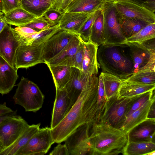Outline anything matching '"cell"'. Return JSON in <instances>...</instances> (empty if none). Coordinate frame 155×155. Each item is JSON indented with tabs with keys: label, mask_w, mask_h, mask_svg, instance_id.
Wrapping results in <instances>:
<instances>
[{
	"label": "cell",
	"mask_w": 155,
	"mask_h": 155,
	"mask_svg": "<svg viewBox=\"0 0 155 155\" xmlns=\"http://www.w3.org/2000/svg\"><path fill=\"white\" fill-rule=\"evenodd\" d=\"M98 77H89L77 100L65 117L51 129L54 143H60L80 126L99 121L104 107L98 96Z\"/></svg>",
	"instance_id": "obj_1"
},
{
	"label": "cell",
	"mask_w": 155,
	"mask_h": 155,
	"mask_svg": "<svg viewBox=\"0 0 155 155\" xmlns=\"http://www.w3.org/2000/svg\"><path fill=\"white\" fill-rule=\"evenodd\" d=\"M89 140L93 155H123L127 134L102 122L91 123Z\"/></svg>",
	"instance_id": "obj_2"
},
{
	"label": "cell",
	"mask_w": 155,
	"mask_h": 155,
	"mask_svg": "<svg viewBox=\"0 0 155 155\" xmlns=\"http://www.w3.org/2000/svg\"><path fill=\"white\" fill-rule=\"evenodd\" d=\"M97 60L102 72L125 80L133 74L134 64L129 48L125 43H103L98 47Z\"/></svg>",
	"instance_id": "obj_3"
},
{
	"label": "cell",
	"mask_w": 155,
	"mask_h": 155,
	"mask_svg": "<svg viewBox=\"0 0 155 155\" xmlns=\"http://www.w3.org/2000/svg\"><path fill=\"white\" fill-rule=\"evenodd\" d=\"M17 86L13 97L16 104L26 111L36 112L41 108L45 97L36 84L22 77Z\"/></svg>",
	"instance_id": "obj_4"
},
{
	"label": "cell",
	"mask_w": 155,
	"mask_h": 155,
	"mask_svg": "<svg viewBox=\"0 0 155 155\" xmlns=\"http://www.w3.org/2000/svg\"><path fill=\"white\" fill-rule=\"evenodd\" d=\"M137 96L119 98L117 94L107 99L99 122L121 129L127 119V113Z\"/></svg>",
	"instance_id": "obj_5"
},
{
	"label": "cell",
	"mask_w": 155,
	"mask_h": 155,
	"mask_svg": "<svg viewBox=\"0 0 155 155\" xmlns=\"http://www.w3.org/2000/svg\"><path fill=\"white\" fill-rule=\"evenodd\" d=\"M101 9L103 15L104 43H123L126 38L122 31L120 17L114 3L105 2Z\"/></svg>",
	"instance_id": "obj_6"
},
{
	"label": "cell",
	"mask_w": 155,
	"mask_h": 155,
	"mask_svg": "<svg viewBox=\"0 0 155 155\" xmlns=\"http://www.w3.org/2000/svg\"><path fill=\"white\" fill-rule=\"evenodd\" d=\"M91 124L80 126L65 140L69 155H93L89 140Z\"/></svg>",
	"instance_id": "obj_7"
},
{
	"label": "cell",
	"mask_w": 155,
	"mask_h": 155,
	"mask_svg": "<svg viewBox=\"0 0 155 155\" xmlns=\"http://www.w3.org/2000/svg\"><path fill=\"white\" fill-rule=\"evenodd\" d=\"M54 143L51 127L40 128L16 155H43L48 152Z\"/></svg>",
	"instance_id": "obj_8"
},
{
	"label": "cell",
	"mask_w": 155,
	"mask_h": 155,
	"mask_svg": "<svg viewBox=\"0 0 155 155\" xmlns=\"http://www.w3.org/2000/svg\"><path fill=\"white\" fill-rule=\"evenodd\" d=\"M44 43L27 45L20 43L16 53L15 67L27 68L45 63L42 58Z\"/></svg>",
	"instance_id": "obj_9"
},
{
	"label": "cell",
	"mask_w": 155,
	"mask_h": 155,
	"mask_svg": "<svg viewBox=\"0 0 155 155\" xmlns=\"http://www.w3.org/2000/svg\"><path fill=\"white\" fill-rule=\"evenodd\" d=\"M116 10L123 18L140 20L147 24L155 22V14L131 0H121L113 2Z\"/></svg>",
	"instance_id": "obj_10"
},
{
	"label": "cell",
	"mask_w": 155,
	"mask_h": 155,
	"mask_svg": "<svg viewBox=\"0 0 155 155\" xmlns=\"http://www.w3.org/2000/svg\"><path fill=\"white\" fill-rule=\"evenodd\" d=\"M29 125L23 118L17 114L0 124V137L5 148L14 143Z\"/></svg>",
	"instance_id": "obj_11"
},
{
	"label": "cell",
	"mask_w": 155,
	"mask_h": 155,
	"mask_svg": "<svg viewBox=\"0 0 155 155\" xmlns=\"http://www.w3.org/2000/svg\"><path fill=\"white\" fill-rule=\"evenodd\" d=\"M133 61V74L145 69L155 71V52L150 51L141 43H126Z\"/></svg>",
	"instance_id": "obj_12"
},
{
	"label": "cell",
	"mask_w": 155,
	"mask_h": 155,
	"mask_svg": "<svg viewBox=\"0 0 155 155\" xmlns=\"http://www.w3.org/2000/svg\"><path fill=\"white\" fill-rule=\"evenodd\" d=\"M20 43L11 25L7 24L0 33V54L14 67L16 51Z\"/></svg>",
	"instance_id": "obj_13"
},
{
	"label": "cell",
	"mask_w": 155,
	"mask_h": 155,
	"mask_svg": "<svg viewBox=\"0 0 155 155\" xmlns=\"http://www.w3.org/2000/svg\"><path fill=\"white\" fill-rule=\"evenodd\" d=\"M75 34L60 29L45 41L42 54L44 63L59 53Z\"/></svg>",
	"instance_id": "obj_14"
},
{
	"label": "cell",
	"mask_w": 155,
	"mask_h": 155,
	"mask_svg": "<svg viewBox=\"0 0 155 155\" xmlns=\"http://www.w3.org/2000/svg\"><path fill=\"white\" fill-rule=\"evenodd\" d=\"M56 96L52 114L51 128L58 125L65 117L72 105L64 89H56Z\"/></svg>",
	"instance_id": "obj_15"
},
{
	"label": "cell",
	"mask_w": 155,
	"mask_h": 155,
	"mask_svg": "<svg viewBox=\"0 0 155 155\" xmlns=\"http://www.w3.org/2000/svg\"><path fill=\"white\" fill-rule=\"evenodd\" d=\"M17 70L0 54V94L2 95L12 89L18 78Z\"/></svg>",
	"instance_id": "obj_16"
},
{
	"label": "cell",
	"mask_w": 155,
	"mask_h": 155,
	"mask_svg": "<svg viewBox=\"0 0 155 155\" xmlns=\"http://www.w3.org/2000/svg\"><path fill=\"white\" fill-rule=\"evenodd\" d=\"M128 141L155 143V119H148L138 124L127 133Z\"/></svg>",
	"instance_id": "obj_17"
},
{
	"label": "cell",
	"mask_w": 155,
	"mask_h": 155,
	"mask_svg": "<svg viewBox=\"0 0 155 155\" xmlns=\"http://www.w3.org/2000/svg\"><path fill=\"white\" fill-rule=\"evenodd\" d=\"M89 77L86 75L82 71L75 67H71L70 78L64 89L68 94L72 106L79 96Z\"/></svg>",
	"instance_id": "obj_18"
},
{
	"label": "cell",
	"mask_w": 155,
	"mask_h": 155,
	"mask_svg": "<svg viewBox=\"0 0 155 155\" xmlns=\"http://www.w3.org/2000/svg\"><path fill=\"white\" fill-rule=\"evenodd\" d=\"M92 13L64 12L58 24L59 28L78 34L81 28Z\"/></svg>",
	"instance_id": "obj_19"
},
{
	"label": "cell",
	"mask_w": 155,
	"mask_h": 155,
	"mask_svg": "<svg viewBox=\"0 0 155 155\" xmlns=\"http://www.w3.org/2000/svg\"><path fill=\"white\" fill-rule=\"evenodd\" d=\"M83 42L84 50L82 71L87 77L97 75L100 68L97 58L98 46L90 41Z\"/></svg>",
	"instance_id": "obj_20"
},
{
	"label": "cell",
	"mask_w": 155,
	"mask_h": 155,
	"mask_svg": "<svg viewBox=\"0 0 155 155\" xmlns=\"http://www.w3.org/2000/svg\"><path fill=\"white\" fill-rule=\"evenodd\" d=\"M155 88V84L122 81L118 90V96L119 98H131L153 90Z\"/></svg>",
	"instance_id": "obj_21"
},
{
	"label": "cell",
	"mask_w": 155,
	"mask_h": 155,
	"mask_svg": "<svg viewBox=\"0 0 155 155\" xmlns=\"http://www.w3.org/2000/svg\"><path fill=\"white\" fill-rule=\"evenodd\" d=\"M155 95L143 105L129 116L121 129L127 134L134 127L147 119L150 107L155 101Z\"/></svg>",
	"instance_id": "obj_22"
},
{
	"label": "cell",
	"mask_w": 155,
	"mask_h": 155,
	"mask_svg": "<svg viewBox=\"0 0 155 155\" xmlns=\"http://www.w3.org/2000/svg\"><path fill=\"white\" fill-rule=\"evenodd\" d=\"M81 41L79 35L74 34L59 53L45 64L51 66H57L72 58L75 53Z\"/></svg>",
	"instance_id": "obj_23"
},
{
	"label": "cell",
	"mask_w": 155,
	"mask_h": 155,
	"mask_svg": "<svg viewBox=\"0 0 155 155\" xmlns=\"http://www.w3.org/2000/svg\"><path fill=\"white\" fill-rule=\"evenodd\" d=\"M105 2L104 0H74L69 5L64 12L91 14L101 9Z\"/></svg>",
	"instance_id": "obj_24"
},
{
	"label": "cell",
	"mask_w": 155,
	"mask_h": 155,
	"mask_svg": "<svg viewBox=\"0 0 155 155\" xmlns=\"http://www.w3.org/2000/svg\"><path fill=\"white\" fill-rule=\"evenodd\" d=\"M41 124L29 125L16 141L5 149L0 155H16L18 151L24 146L40 129Z\"/></svg>",
	"instance_id": "obj_25"
},
{
	"label": "cell",
	"mask_w": 155,
	"mask_h": 155,
	"mask_svg": "<svg viewBox=\"0 0 155 155\" xmlns=\"http://www.w3.org/2000/svg\"><path fill=\"white\" fill-rule=\"evenodd\" d=\"M59 30L58 25L29 34L20 35L15 34L20 40V43L28 45L44 43Z\"/></svg>",
	"instance_id": "obj_26"
},
{
	"label": "cell",
	"mask_w": 155,
	"mask_h": 155,
	"mask_svg": "<svg viewBox=\"0 0 155 155\" xmlns=\"http://www.w3.org/2000/svg\"><path fill=\"white\" fill-rule=\"evenodd\" d=\"M54 0H21L20 6L36 17L42 16L52 8Z\"/></svg>",
	"instance_id": "obj_27"
},
{
	"label": "cell",
	"mask_w": 155,
	"mask_h": 155,
	"mask_svg": "<svg viewBox=\"0 0 155 155\" xmlns=\"http://www.w3.org/2000/svg\"><path fill=\"white\" fill-rule=\"evenodd\" d=\"M4 16L8 24L19 27L27 25L37 17L21 6L4 14Z\"/></svg>",
	"instance_id": "obj_28"
},
{
	"label": "cell",
	"mask_w": 155,
	"mask_h": 155,
	"mask_svg": "<svg viewBox=\"0 0 155 155\" xmlns=\"http://www.w3.org/2000/svg\"><path fill=\"white\" fill-rule=\"evenodd\" d=\"M47 65L51 74L56 89H64L70 78L71 67L63 65Z\"/></svg>",
	"instance_id": "obj_29"
},
{
	"label": "cell",
	"mask_w": 155,
	"mask_h": 155,
	"mask_svg": "<svg viewBox=\"0 0 155 155\" xmlns=\"http://www.w3.org/2000/svg\"><path fill=\"white\" fill-rule=\"evenodd\" d=\"M155 143L152 142L128 141L124 155H155Z\"/></svg>",
	"instance_id": "obj_30"
},
{
	"label": "cell",
	"mask_w": 155,
	"mask_h": 155,
	"mask_svg": "<svg viewBox=\"0 0 155 155\" xmlns=\"http://www.w3.org/2000/svg\"><path fill=\"white\" fill-rule=\"evenodd\" d=\"M100 75L102 79L107 99L117 94L122 83V80L117 76L107 72H102Z\"/></svg>",
	"instance_id": "obj_31"
},
{
	"label": "cell",
	"mask_w": 155,
	"mask_h": 155,
	"mask_svg": "<svg viewBox=\"0 0 155 155\" xmlns=\"http://www.w3.org/2000/svg\"><path fill=\"white\" fill-rule=\"evenodd\" d=\"M119 17L122 30L126 39L135 34L148 24L140 20Z\"/></svg>",
	"instance_id": "obj_32"
},
{
	"label": "cell",
	"mask_w": 155,
	"mask_h": 155,
	"mask_svg": "<svg viewBox=\"0 0 155 155\" xmlns=\"http://www.w3.org/2000/svg\"><path fill=\"white\" fill-rule=\"evenodd\" d=\"M155 38V22L148 24L134 35L127 38L123 43L135 42L141 43Z\"/></svg>",
	"instance_id": "obj_33"
},
{
	"label": "cell",
	"mask_w": 155,
	"mask_h": 155,
	"mask_svg": "<svg viewBox=\"0 0 155 155\" xmlns=\"http://www.w3.org/2000/svg\"><path fill=\"white\" fill-rule=\"evenodd\" d=\"M103 33V15L102 11L93 24L89 41L99 46L104 43Z\"/></svg>",
	"instance_id": "obj_34"
},
{
	"label": "cell",
	"mask_w": 155,
	"mask_h": 155,
	"mask_svg": "<svg viewBox=\"0 0 155 155\" xmlns=\"http://www.w3.org/2000/svg\"><path fill=\"white\" fill-rule=\"evenodd\" d=\"M122 81H135L145 84H155V71L151 69H145L133 74Z\"/></svg>",
	"instance_id": "obj_35"
},
{
	"label": "cell",
	"mask_w": 155,
	"mask_h": 155,
	"mask_svg": "<svg viewBox=\"0 0 155 155\" xmlns=\"http://www.w3.org/2000/svg\"><path fill=\"white\" fill-rule=\"evenodd\" d=\"M102 12V9L96 11L92 13L80 29L78 35L84 42L89 41L91 30L93 24L96 18Z\"/></svg>",
	"instance_id": "obj_36"
},
{
	"label": "cell",
	"mask_w": 155,
	"mask_h": 155,
	"mask_svg": "<svg viewBox=\"0 0 155 155\" xmlns=\"http://www.w3.org/2000/svg\"><path fill=\"white\" fill-rule=\"evenodd\" d=\"M154 89L138 95L131 105L127 114V118L134 112L143 105L155 95Z\"/></svg>",
	"instance_id": "obj_37"
},
{
	"label": "cell",
	"mask_w": 155,
	"mask_h": 155,
	"mask_svg": "<svg viewBox=\"0 0 155 155\" xmlns=\"http://www.w3.org/2000/svg\"><path fill=\"white\" fill-rule=\"evenodd\" d=\"M84 50V43L81 39V41L75 53L70 60L71 67H75L82 71Z\"/></svg>",
	"instance_id": "obj_38"
},
{
	"label": "cell",
	"mask_w": 155,
	"mask_h": 155,
	"mask_svg": "<svg viewBox=\"0 0 155 155\" xmlns=\"http://www.w3.org/2000/svg\"><path fill=\"white\" fill-rule=\"evenodd\" d=\"M54 26L47 21L43 16L37 17L31 22L23 26L29 27L39 31Z\"/></svg>",
	"instance_id": "obj_39"
},
{
	"label": "cell",
	"mask_w": 155,
	"mask_h": 155,
	"mask_svg": "<svg viewBox=\"0 0 155 155\" xmlns=\"http://www.w3.org/2000/svg\"><path fill=\"white\" fill-rule=\"evenodd\" d=\"M63 13L51 8L42 16L49 22L54 26L58 25Z\"/></svg>",
	"instance_id": "obj_40"
},
{
	"label": "cell",
	"mask_w": 155,
	"mask_h": 155,
	"mask_svg": "<svg viewBox=\"0 0 155 155\" xmlns=\"http://www.w3.org/2000/svg\"><path fill=\"white\" fill-rule=\"evenodd\" d=\"M3 4V11L4 14L20 6V2L18 0H2Z\"/></svg>",
	"instance_id": "obj_41"
},
{
	"label": "cell",
	"mask_w": 155,
	"mask_h": 155,
	"mask_svg": "<svg viewBox=\"0 0 155 155\" xmlns=\"http://www.w3.org/2000/svg\"><path fill=\"white\" fill-rule=\"evenodd\" d=\"M131 0L152 12H155V0Z\"/></svg>",
	"instance_id": "obj_42"
},
{
	"label": "cell",
	"mask_w": 155,
	"mask_h": 155,
	"mask_svg": "<svg viewBox=\"0 0 155 155\" xmlns=\"http://www.w3.org/2000/svg\"><path fill=\"white\" fill-rule=\"evenodd\" d=\"M12 29L15 33L18 35H25L36 32L38 31L26 26H17Z\"/></svg>",
	"instance_id": "obj_43"
},
{
	"label": "cell",
	"mask_w": 155,
	"mask_h": 155,
	"mask_svg": "<svg viewBox=\"0 0 155 155\" xmlns=\"http://www.w3.org/2000/svg\"><path fill=\"white\" fill-rule=\"evenodd\" d=\"M50 155H69L68 150L65 144H58L49 153Z\"/></svg>",
	"instance_id": "obj_44"
},
{
	"label": "cell",
	"mask_w": 155,
	"mask_h": 155,
	"mask_svg": "<svg viewBox=\"0 0 155 155\" xmlns=\"http://www.w3.org/2000/svg\"><path fill=\"white\" fill-rule=\"evenodd\" d=\"M155 38L145 41L141 44L150 51L155 52Z\"/></svg>",
	"instance_id": "obj_45"
},
{
	"label": "cell",
	"mask_w": 155,
	"mask_h": 155,
	"mask_svg": "<svg viewBox=\"0 0 155 155\" xmlns=\"http://www.w3.org/2000/svg\"><path fill=\"white\" fill-rule=\"evenodd\" d=\"M13 111L11 109L7 106L5 102L3 104H0V115L11 112Z\"/></svg>",
	"instance_id": "obj_46"
},
{
	"label": "cell",
	"mask_w": 155,
	"mask_h": 155,
	"mask_svg": "<svg viewBox=\"0 0 155 155\" xmlns=\"http://www.w3.org/2000/svg\"><path fill=\"white\" fill-rule=\"evenodd\" d=\"M155 101H154L151 105L147 115V119H155Z\"/></svg>",
	"instance_id": "obj_47"
},
{
	"label": "cell",
	"mask_w": 155,
	"mask_h": 155,
	"mask_svg": "<svg viewBox=\"0 0 155 155\" xmlns=\"http://www.w3.org/2000/svg\"><path fill=\"white\" fill-rule=\"evenodd\" d=\"M17 110H13L11 112L0 115V124L6 119L17 114Z\"/></svg>",
	"instance_id": "obj_48"
},
{
	"label": "cell",
	"mask_w": 155,
	"mask_h": 155,
	"mask_svg": "<svg viewBox=\"0 0 155 155\" xmlns=\"http://www.w3.org/2000/svg\"><path fill=\"white\" fill-rule=\"evenodd\" d=\"M7 24L4 16L0 17V33Z\"/></svg>",
	"instance_id": "obj_49"
},
{
	"label": "cell",
	"mask_w": 155,
	"mask_h": 155,
	"mask_svg": "<svg viewBox=\"0 0 155 155\" xmlns=\"http://www.w3.org/2000/svg\"><path fill=\"white\" fill-rule=\"evenodd\" d=\"M5 148L2 139L0 137V154Z\"/></svg>",
	"instance_id": "obj_50"
},
{
	"label": "cell",
	"mask_w": 155,
	"mask_h": 155,
	"mask_svg": "<svg viewBox=\"0 0 155 155\" xmlns=\"http://www.w3.org/2000/svg\"><path fill=\"white\" fill-rule=\"evenodd\" d=\"M0 11H3V4L2 0H0Z\"/></svg>",
	"instance_id": "obj_51"
},
{
	"label": "cell",
	"mask_w": 155,
	"mask_h": 155,
	"mask_svg": "<svg viewBox=\"0 0 155 155\" xmlns=\"http://www.w3.org/2000/svg\"><path fill=\"white\" fill-rule=\"evenodd\" d=\"M105 2H114L121 0H104Z\"/></svg>",
	"instance_id": "obj_52"
},
{
	"label": "cell",
	"mask_w": 155,
	"mask_h": 155,
	"mask_svg": "<svg viewBox=\"0 0 155 155\" xmlns=\"http://www.w3.org/2000/svg\"><path fill=\"white\" fill-rule=\"evenodd\" d=\"M3 14H4L2 12L0 11V17L1 16H3Z\"/></svg>",
	"instance_id": "obj_53"
},
{
	"label": "cell",
	"mask_w": 155,
	"mask_h": 155,
	"mask_svg": "<svg viewBox=\"0 0 155 155\" xmlns=\"http://www.w3.org/2000/svg\"><path fill=\"white\" fill-rule=\"evenodd\" d=\"M19 2L21 1V0H18Z\"/></svg>",
	"instance_id": "obj_54"
},
{
	"label": "cell",
	"mask_w": 155,
	"mask_h": 155,
	"mask_svg": "<svg viewBox=\"0 0 155 155\" xmlns=\"http://www.w3.org/2000/svg\"><path fill=\"white\" fill-rule=\"evenodd\" d=\"M73 0H72V1H73ZM72 1H71V2H72Z\"/></svg>",
	"instance_id": "obj_55"
},
{
	"label": "cell",
	"mask_w": 155,
	"mask_h": 155,
	"mask_svg": "<svg viewBox=\"0 0 155 155\" xmlns=\"http://www.w3.org/2000/svg\"></svg>",
	"instance_id": "obj_56"
}]
</instances>
